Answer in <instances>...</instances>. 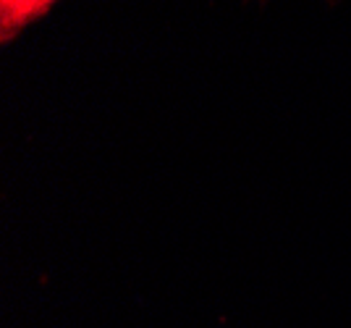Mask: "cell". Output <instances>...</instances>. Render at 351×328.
I'll use <instances>...</instances> for the list:
<instances>
[{"mask_svg":"<svg viewBox=\"0 0 351 328\" xmlns=\"http://www.w3.org/2000/svg\"><path fill=\"white\" fill-rule=\"evenodd\" d=\"M53 3L56 0H0V32H3V40H11L24 24H29L32 19H40Z\"/></svg>","mask_w":351,"mask_h":328,"instance_id":"obj_1","label":"cell"}]
</instances>
